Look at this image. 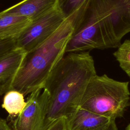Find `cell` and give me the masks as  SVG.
Wrapping results in <instances>:
<instances>
[{
  "label": "cell",
  "mask_w": 130,
  "mask_h": 130,
  "mask_svg": "<svg viewBox=\"0 0 130 130\" xmlns=\"http://www.w3.org/2000/svg\"><path fill=\"white\" fill-rule=\"evenodd\" d=\"M15 38L0 40V57L16 48Z\"/></svg>",
  "instance_id": "cell-15"
},
{
  "label": "cell",
  "mask_w": 130,
  "mask_h": 130,
  "mask_svg": "<svg viewBox=\"0 0 130 130\" xmlns=\"http://www.w3.org/2000/svg\"><path fill=\"white\" fill-rule=\"evenodd\" d=\"M87 0H57L56 8L65 19L77 11Z\"/></svg>",
  "instance_id": "cell-14"
},
{
  "label": "cell",
  "mask_w": 130,
  "mask_h": 130,
  "mask_svg": "<svg viewBox=\"0 0 130 130\" xmlns=\"http://www.w3.org/2000/svg\"><path fill=\"white\" fill-rule=\"evenodd\" d=\"M108 48L97 0H88L76 23L66 52Z\"/></svg>",
  "instance_id": "cell-4"
},
{
  "label": "cell",
  "mask_w": 130,
  "mask_h": 130,
  "mask_svg": "<svg viewBox=\"0 0 130 130\" xmlns=\"http://www.w3.org/2000/svg\"><path fill=\"white\" fill-rule=\"evenodd\" d=\"M0 130H14L7 123V121L0 118Z\"/></svg>",
  "instance_id": "cell-17"
},
{
  "label": "cell",
  "mask_w": 130,
  "mask_h": 130,
  "mask_svg": "<svg viewBox=\"0 0 130 130\" xmlns=\"http://www.w3.org/2000/svg\"><path fill=\"white\" fill-rule=\"evenodd\" d=\"M87 1L67 18L47 40L25 53L7 91L15 90L26 95L37 89H43L44 83L50 72L64 56L74 26L82 14Z\"/></svg>",
  "instance_id": "cell-2"
},
{
  "label": "cell",
  "mask_w": 130,
  "mask_h": 130,
  "mask_svg": "<svg viewBox=\"0 0 130 130\" xmlns=\"http://www.w3.org/2000/svg\"><path fill=\"white\" fill-rule=\"evenodd\" d=\"M113 55L120 67L130 78V40H126L120 44Z\"/></svg>",
  "instance_id": "cell-13"
},
{
  "label": "cell",
  "mask_w": 130,
  "mask_h": 130,
  "mask_svg": "<svg viewBox=\"0 0 130 130\" xmlns=\"http://www.w3.org/2000/svg\"><path fill=\"white\" fill-rule=\"evenodd\" d=\"M114 121L79 108L67 120V130H106Z\"/></svg>",
  "instance_id": "cell-8"
},
{
  "label": "cell",
  "mask_w": 130,
  "mask_h": 130,
  "mask_svg": "<svg viewBox=\"0 0 130 130\" xmlns=\"http://www.w3.org/2000/svg\"><path fill=\"white\" fill-rule=\"evenodd\" d=\"M128 82L96 75L88 82L79 108L112 120L123 117L130 105Z\"/></svg>",
  "instance_id": "cell-3"
},
{
  "label": "cell",
  "mask_w": 130,
  "mask_h": 130,
  "mask_svg": "<svg viewBox=\"0 0 130 130\" xmlns=\"http://www.w3.org/2000/svg\"><path fill=\"white\" fill-rule=\"evenodd\" d=\"M125 130H130V123L127 125Z\"/></svg>",
  "instance_id": "cell-20"
},
{
  "label": "cell",
  "mask_w": 130,
  "mask_h": 130,
  "mask_svg": "<svg viewBox=\"0 0 130 130\" xmlns=\"http://www.w3.org/2000/svg\"><path fill=\"white\" fill-rule=\"evenodd\" d=\"M106 130H118L116 124L115 123V121H114L112 122L111 125Z\"/></svg>",
  "instance_id": "cell-18"
},
{
  "label": "cell",
  "mask_w": 130,
  "mask_h": 130,
  "mask_svg": "<svg viewBox=\"0 0 130 130\" xmlns=\"http://www.w3.org/2000/svg\"><path fill=\"white\" fill-rule=\"evenodd\" d=\"M108 48H117L130 32V0H97Z\"/></svg>",
  "instance_id": "cell-5"
},
{
  "label": "cell",
  "mask_w": 130,
  "mask_h": 130,
  "mask_svg": "<svg viewBox=\"0 0 130 130\" xmlns=\"http://www.w3.org/2000/svg\"><path fill=\"white\" fill-rule=\"evenodd\" d=\"M30 22L25 17L1 12L0 40L16 38Z\"/></svg>",
  "instance_id": "cell-11"
},
{
  "label": "cell",
  "mask_w": 130,
  "mask_h": 130,
  "mask_svg": "<svg viewBox=\"0 0 130 130\" xmlns=\"http://www.w3.org/2000/svg\"><path fill=\"white\" fill-rule=\"evenodd\" d=\"M3 85L1 83H0V95L3 94Z\"/></svg>",
  "instance_id": "cell-19"
},
{
  "label": "cell",
  "mask_w": 130,
  "mask_h": 130,
  "mask_svg": "<svg viewBox=\"0 0 130 130\" xmlns=\"http://www.w3.org/2000/svg\"><path fill=\"white\" fill-rule=\"evenodd\" d=\"M96 75L89 51L69 52L59 60L43 86L48 96L44 130L57 119L68 120L73 115L88 82Z\"/></svg>",
  "instance_id": "cell-1"
},
{
  "label": "cell",
  "mask_w": 130,
  "mask_h": 130,
  "mask_svg": "<svg viewBox=\"0 0 130 130\" xmlns=\"http://www.w3.org/2000/svg\"><path fill=\"white\" fill-rule=\"evenodd\" d=\"M47 130H67V120L61 118L52 123Z\"/></svg>",
  "instance_id": "cell-16"
},
{
  "label": "cell",
  "mask_w": 130,
  "mask_h": 130,
  "mask_svg": "<svg viewBox=\"0 0 130 130\" xmlns=\"http://www.w3.org/2000/svg\"><path fill=\"white\" fill-rule=\"evenodd\" d=\"M48 96L47 91L39 89L29 94L26 105L13 122L14 130H44Z\"/></svg>",
  "instance_id": "cell-7"
},
{
  "label": "cell",
  "mask_w": 130,
  "mask_h": 130,
  "mask_svg": "<svg viewBox=\"0 0 130 130\" xmlns=\"http://www.w3.org/2000/svg\"><path fill=\"white\" fill-rule=\"evenodd\" d=\"M25 53L18 48L0 57V83L3 84L5 94L11 81L18 72Z\"/></svg>",
  "instance_id": "cell-10"
},
{
  "label": "cell",
  "mask_w": 130,
  "mask_h": 130,
  "mask_svg": "<svg viewBox=\"0 0 130 130\" xmlns=\"http://www.w3.org/2000/svg\"><path fill=\"white\" fill-rule=\"evenodd\" d=\"M56 3L57 0H23L4 11L32 21L55 8Z\"/></svg>",
  "instance_id": "cell-9"
},
{
  "label": "cell",
  "mask_w": 130,
  "mask_h": 130,
  "mask_svg": "<svg viewBox=\"0 0 130 130\" xmlns=\"http://www.w3.org/2000/svg\"><path fill=\"white\" fill-rule=\"evenodd\" d=\"M66 19L56 8L31 21L15 38L16 48L29 52L47 40Z\"/></svg>",
  "instance_id": "cell-6"
},
{
  "label": "cell",
  "mask_w": 130,
  "mask_h": 130,
  "mask_svg": "<svg viewBox=\"0 0 130 130\" xmlns=\"http://www.w3.org/2000/svg\"><path fill=\"white\" fill-rule=\"evenodd\" d=\"M24 94L18 91L10 90L7 91L3 100L2 107L12 117L18 115L23 110L26 102Z\"/></svg>",
  "instance_id": "cell-12"
}]
</instances>
